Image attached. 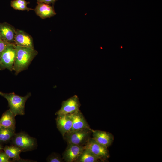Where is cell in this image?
Returning a JSON list of instances; mask_svg holds the SVG:
<instances>
[{"label":"cell","instance_id":"6da1fadb","mask_svg":"<svg viewBox=\"0 0 162 162\" xmlns=\"http://www.w3.org/2000/svg\"><path fill=\"white\" fill-rule=\"evenodd\" d=\"M16 55L12 70L17 74L27 68L38 52L34 48L16 45Z\"/></svg>","mask_w":162,"mask_h":162},{"label":"cell","instance_id":"7a4b0ae2","mask_svg":"<svg viewBox=\"0 0 162 162\" xmlns=\"http://www.w3.org/2000/svg\"><path fill=\"white\" fill-rule=\"evenodd\" d=\"M0 94L8 100L9 110L16 116L25 114V106L28 99L31 96L30 93L24 96H21L14 93H7L0 92Z\"/></svg>","mask_w":162,"mask_h":162},{"label":"cell","instance_id":"3957f363","mask_svg":"<svg viewBox=\"0 0 162 162\" xmlns=\"http://www.w3.org/2000/svg\"><path fill=\"white\" fill-rule=\"evenodd\" d=\"M92 129L84 128L69 131L63 136L67 144H72L84 146L92 134Z\"/></svg>","mask_w":162,"mask_h":162},{"label":"cell","instance_id":"277c9868","mask_svg":"<svg viewBox=\"0 0 162 162\" xmlns=\"http://www.w3.org/2000/svg\"><path fill=\"white\" fill-rule=\"evenodd\" d=\"M12 139L13 145L20 148L22 152L33 150L37 145L35 138L23 132L15 134Z\"/></svg>","mask_w":162,"mask_h":162},{"label":"cell","instance_id":"5b68a950","mask_svg":"<svg viewBox=\"0 0 162 162\" xmlns=\"http://www.w3.org/2000/svg\"><path fill=\"white\" fill-rule=\"evenodd\" d=\"M16 45L11 44L5 48L0 58V70L5 69L12 70L16 55Z\"/></svg>","mask_w":162,"mask_h":162},{"label":"cell","instance_id":"8992f818","mask_svg":"<svg viewBox=\"0 0 162 162\" xmlns=\"http://www.w3.org/2000/svg\"><path fill=\"white\" fill-rule=\"evenodd\" d=\"M83 148L90 150L99 160L102 161L106 160L110 156L108 148L98 143L91 137Z\"/></svg>","mask_w":162,"mask_h":162},{"label":"cell","instance_id":"52a82bcc","mask_svg":"<svg viewBox=\"0 0 162 162\" xmlns=\"http://www.w3.org/2000/svg\"><path fill=\"white\" fill-rule=\"evenodd\" d=\"M80 105L78 97L74 95L62 102L61 108L56 115L71 114L80 111Z\"/></svg>","mask_w":162,"mask_h":162},{"label":"cell","instance_id":"ba28073f","mask_svg":"<svg viewBox=\"0 0 162 162\" xmlns=\"http://www.w3.org/2000/svg\"><path fill=\"white\" fill-rule=\"evenodd\" d=\"M56 118L57 128L62 136L72 128L73 120L70 114L57 115Z\"/></svg>","mask_w":162,"mask_h":162},{"label":"cell","instance_id":"9c48e42d","mask_svg":"<svg viewBox=\"0 0 162 162\" xmlns=\"http://www.w3.org/2000/svg\"><path fill=\"white\" fill-rule=\"evenodd\" d=\"M93 138L98 143L108 148L112 143L114 137L109 132L99 130L92 129Z\"/></svg>","mask_w":162,"mask_h":162},{"label":"cell","instance_id":"30bf717a","mask_svg":"<svg viewBox=\"0 0 162 162\" xmlns=\"http://www.w3.org/2000/svg\"><path fill=\"white\" fill-rule=\"evenodd\" d=\"M83 146L68 144L62 154V158L66 162H75L83 149Z\"/></svg>","mask_w":162,"mask_h":162},{"label":"cell","instance_id":"8fae6325","mask_svg":"<svg viewBox=\"0 0 162 162\" xmlns=\"http://www.w3.org/2000/svg\"><path fill=\"white\" fill-rule=\"evenodd\" d=\"M16 31L13 26L7 22L0 23V34L1 39L8 43L15 44V38Z\"/></svg>","mask_w":162,"mask_h":162},{"label":"cell","instance_id":"7c38bea8","mask_svg":"<svg viewBox=\"0 0 162 162\" xmlns=\"http://www.w3.org/2000/svg\"><path fill=\"white\" fill-rule=\"evenodd\" d=\"M15 42L16 45L34 48L32 37L29 34L21 30H16Z\"/></svg>","mask_w":162,"mask_h":162},{"label":"cell","instance_id":"4fadbf2b","mask_svg":"<svg viewBox=\"0 0 162 162\" xmlns=\"http://www.w3.org/2000/svg\"><path fill=\"white\" fill-rule=\"evenodd\" d=\"M34 9L36 14L42 19L52 17L56 14L53 6L43 3H37Z\"/></svg>","mask_w":162,"mask_h":162},{"label":"cell","instance_id":"5bb4252c","mask_svg":"<svg viewBox=\"0 0 162 162\" xmlns=\"http://www.w3.org/2000/svg\"><path fill=\"white\" fill-rule=\"evenodd\" d=\"M70 115L72 118L73 124L70 131L84 128H91L80 111Z\"/></svg>","mask_w":162,"mask_h":162},{"label":"cell","instance_id":"9a60e30c","mask_svg":"<svg viewBox=\"0 0 162 162\" xmlns=\"http://www.w3.org/2000/svg\"><path fill=\"white\" fill-rule=\"evenodd\" d=\"M15 116L9 109L5 112L0 118V125L5 128L15 129Z\"/></svg>","mask_w":162,"mask_h":162},{"label":"cell","instance_id":"2e32d148","mask_svg":"<svg viewBox=\"0 0 162 162\" xmlns=\"http://www.w3.org/2000/svg\"><path fill=\"white\" fill-rule=\"evenodd\" d=\"M3 149L10 158L14 160H19L20 159V154L22 151L19 147L14 145L6 146Z\"/></svg>","mask_w":162,"mask_h":162},{"label":"cell","instance_id":"e0dca14e","mask_svg":"<svg viewBox=\"0 0 162 162\" xmlns=\"http://www.w3.org/2000/svg\"><path fill=\"white\" fill-rule=\"evenodd\" d=\"M99 159L89 149L84 148L75 162H98Z\"/></svg>","mask_w":162,"mask_h":162},{"label":"cell","instance_id":"ac0fdd59","mask_svg":"<svg viewBox=\"0 0 162 162\" xmlns=\"http://www.w3.org/2000/svg\"><path fill=\"white\" fill-rule=\"evenodd\" d=\"M15 129L2 127L0 129V141L4 142L12 138L15 134Z\"/></svg>","mask_w":162,"mask_h":162},{"label":"cell","instance_id":"d6986e66","mask_svg":"<svg viewBox=\"0 0 162 162\" xmlns=\"http://www.w3.org/2000/svg\"><path fill=\"white\" fill-rule=\"evenodd\" d=\"M29 3L25 0H14L11 1L10 4L11 6L16 10L28 11L31 10H33L27 7V5Z\"/></svg>","mask_w":162,"mask_h":162},{"label":"cell","instance_id":"ffe728a7","mask_svg":"<svg viewBox=\"0 0 162 162\" xmlns=\"http://www.w3.org/2000/svg\"><path fill=\"white\" fill-rule=\"evenodd\" d=\"M47 161L49 162H63L64 161L61 156L55 153L50 154L47 158Z\"/></svg>","mask_w":162,"mask_h":162},{"label":"cell","instance_id":"44dd1931","mask_svg":"<svg viewBox=\"0 0 162 162\" xmlns=\"http://www.w3.org/2000/svg\"><path fill=\"white\" fill-rule=\"evenodd\" d=\"M10 44H11L4 41L2 39L0 40V58L4 51Z\"/></svg>","mask_w":162,"mask_h":162},{"label":"cell","instance_id":"7402d4cb","mask_svg":"<svg viewBox=\"0 0 162 162\" xmlns=\"http://www.w3.org/2000/svg\"><path fill=\"white\" fill-rule=\"evenodd\" d=\"M10 158L4 152L0 151V162H9Z\"/></svg>","mask_w":162,"mask_h":162},{"label":"cell","instance_id":"603a6c76","mask_svg":"<svg viewBox=\"0 0 162 162\" xmlns=\"http://www.w3.org/2000/svg\"><path fill=\"white\" fill-rule=\"evenodd\" d=\"M37 3H43L47 4H54L57 0H37Z\"/></svg>","mask_w":162,"mask_h":162},{"label":"cell","instance_id":"cb8c5ba5","mask_svg":"<svg viewBox=\"0 0 162 162\" xmlns=\"http://www.w3.org/2000/svg\"><path fill=\"white\" fill-rule=\"evenodd\" d=\"M3 148L2 146L0 144V151H1Z\"/></svg>","mask_w":162,"mask_h":162},{"label":"cell","instance_id":"d4e9b609","mask_svg":"<svg viewBox=\"0 0 162 162\" xmlns=\"http://www.w3.org/2000/svg\"><path fill=\"white\" fill-rule=\"evenodd\" d=\"M1 39V37L0 34V40Z\"/></svg>","mask_w":162,"mask_h":162},{"label":"cell","instance_id":"484cf974","mask_svg":"<svg viewBox=\"0 0 162 162\" xmlns=\"http://www.w3.org/2000/svg\"><path fill=\"white\" fill-rule=\"evenodd\" d=\"M1 126L0 125V129L1 128Z\"/></svg>","mask_w":162,"mask_h":162}]
</instances>
